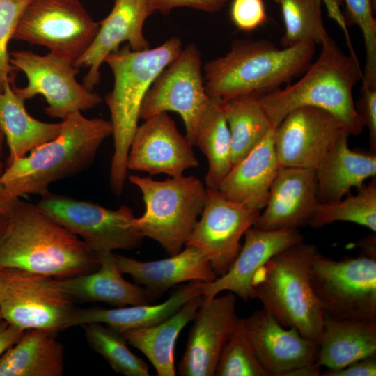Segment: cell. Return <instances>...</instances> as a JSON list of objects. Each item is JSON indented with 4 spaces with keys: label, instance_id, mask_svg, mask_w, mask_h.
<instances>
[{
    "label": "cell",
    "instance_id": "4fadbf2b",
    "mask_svg": "<svg viewBox=\"0 0 376 376\" xmlns=\"http://www.w3.org/2000/svg\"><path fill=\"white\" fill-rule=\"evenodd\" d=\"M210 100L205 88L201 53L191 43L155 79L143 101L140 118L167 111L178 113L184 122L186 137L193 146Z\"/></svg>",
    "mask_w": 376,
    "mask_h": 376
},
{
    "label": "cell",
    "instance_id": "277c9868",
    "mask_svg": "<svg viewBox=\"0 0 376 376\" xmlns=\"http://www.w3.org/2000/svg\"><path fill=\"white\" fill-rule=\"evenodd\" d=\"M61 123L56 138L6 166L0 176L6 192L17 197L46 194L51 184L88 169L113 132L110 120L88 118L80 111Z\"/></svg>",
    "mask_w": 376,
    "mask_h": 376
},
{
    "label": "cell",
    "instance_id": "f546056e",
    "mask_svg": "<svg viewBox=\"0 0 376 376\" xmlns=\"http://www.w3.org/2000/svg\"><path fill=\"white\" fill-rule=\"evenodd\" d=\"M24 102L10 82L0 93V127L9 148L7 165L54 139L61 130V123H45L32 117Z\"/></svg>",
    "mask_w": 376,
    "mask_h": 376
},
{
    "label": "cell",
    "instance_id": "9c48e42d",
    "mask_svg": "<svg viewBox=\"0 0 376 376\" xmlns=\"http://www.w3.org/2000/svg\"><path fill=\"white\" fill-rule=\"evenodd\" d=\"M58 285L56 278L13 267H0L2 318L24 329L57 334L68 328L77 308Z\"/></svg>",
    "mask_w": 376,
    "mask_h": 376
},
{
    "label": "cell",
    "instance_id": "9a60e30c",
    "mask_svg": "<svg viewBox=\"0 0 376 376\" xmlns=\"http://www.w3.org/2000/svg\"><path fill=\"white\" fill-rule=\"evenodd\" d=\"M344 130L324 110L309 107L295 109L274 128L279 166L315 170Z\"/></svg>",
    "mask_w": 376,
    "mask_h": 376
},
{
    "label": "cell",
    "instance_id": "8fae6325",
    "mask_svg": "<svg viewBox=\"0 0 376 376\" xmlns=\"http://www.w3.org/2000/svg\"><path fill=\"white\" fill-rule=\"evenodd\" d=\"M99 27L79 0H31L13 39L45 47L74 64L91 46Z\"/></svg>",
    "mask_w": 376,
    "mask_h": 376
},
{
    "label": "cell",
    "instance_id": "bcb514c9",
    "mask_svg": "<svg viewBox=\"0 0 376 376\" xmlns=\"http://www.w3.org/2000/svg\"><path fill=\"white\" fill-rule=\"evenodd\" d=\"M18 198L6 191L0 192V214L8 213Z\"/></svg>",
    "mask_w": 376,
    "mask_h": 376
},
{
    "label": "cell",
    "instance_id": "7bdbcfd3",
    "mask_svg": "<svg viewBox=\"0 0 376 376\" xmlns=\"http://www.w3.org/2000/svg\"><path fill=\"white\" fill-rule=\"evenodd\" d=\"M325 6L327 17L335 21L342 29L347 45L350 52V55L356 60H359L352 45L350 35L348 31L347 25L345 21L344 13L341 10V6L344 5L343 0H321Z\"/></svg>",
    "mask_w": 376,
    "mask_h": 376
},
{
    "label": "cell",
    "instance_id": "ffe728a7",
    "mask_svg": "<svg viewBox=\"0 0 376 376\" xmlns=\"http://www.w3.org/2000/svg\"><path fill=\"white\" fill-rule=\"evenodd\" d=\"M244 235V244L227 272L203 283L205 297L228 290L244 301L253 299L251 282L258 269L274 256L304 240L297 228L266 230L251 227Z\"/></svg>",
    "mask_w": 376,
    "mask_h": 376
},
{
    "label": "cell",
    "instance_id": "30bf717a",
    "mask_svg": "<svg viewBox=\"0 0 376 376\" xmlns=\"http://www.w3.org/2000/svg\"><path fill=\"white\" fill-rule=\"evenodd\" d=\"M36 205L79 237L97 256L117 249H136L144 238L134 225L132 209L127 205L111 210L50 191L42 196Z\"/></svg>",
    "mask_w": 376,
    "mask_h": 376
},
{
    "label": "cell",
    "instance_id": "681fc988",
    "mask_svg": "<svg viewBox=\"0 0 376 376\" xmlns=\"http://www.w3.org/2000/svg\"><path fill=\"white\" fill-rule=\"evenodd\" d=\"M3 191H5L4 187L0 180V192H3Z\"/></svg>",
    "mask_w": 376,
    "mask_h": 376
},
{
    "label": "cell",
    "instance_id": "d590c367",
    "mask_svg": "<svg viewBox=\"0 0 376 376\" xmlns=\"http://www.w3.org/2000/svg\"><path fill=\"white\" fill-rule=\"evenodd\" d=\"M216 376H269L258 359L237 318L219 355Z\"/></svg>",
    "mask_w": 376,
    "mask_h": 376
},
{
    "label": "cell",
    "instance_id": "4dcf8cb0",
    "mask_svg": "<svg viewBox=\"0 0 376 376\" xmlns=\"http://www.w3.org/2000/svg\"><path fill=\"white\" fill-rule=\"evenodd\" d=\"M258 94L240 95L221 100L231 137L232 167L242 161L274 128Z\"/></svg>",
    "mask_w": 376,
    "mask_h": 376
},
{
    "label": "cell",
    "instance_id": "7402d4cb",
    "mask_svg": "<svg viewBox=\"0 0 376 376\" xmlns=\"http://www.w3.org/2000/svg\"><path fill=\"white\" fill-rule=\"evenodd\" d=\"M113 257L122 274H129L136 284L143 285L150 302L177 284L195 281L210 283L217 278L205 254L191 246L158 260L141 261L114 253Z\"/></svg>",
    "mask_w": 376,
    "mask_h": 376
},
{
    "label": "cell",
    "instance_id": "484cf974",
    "mask_svg": "<svg viewBox=\"0 0 376 376\" xmlns=\"http://www.w3.org/2000/svg\"><path fill=\"white\" fill-rule=\"evenodd\" d=\"M204 282L190 281L174 290L165 301L155 305L140 304L104 308L91 307L76 308L68 327L98 322L119 331L148 327L157 324L178 311L192 298L202 295Z\"/></svg>",
    "mask_w": 376,
    "mask_h": 376
},
{
    "label": "cell",
    "instance_id": "ee69618b",
    "mask_svg": "<svg viewBox=\"0 0 376 376\" xmlns=\"http://www.w3.org/2000/svg\"><path fill=\"white\" fill-rule=\"evenodd\" d=\"M24 331L4 319L0 320V357L21 338Z\"/></svg>",
    "mask_w": 376,
    "mask_h": 376
},
{
    "label": "cell",
    "instance_id": "f1b7e54d",
    "mask_svg": "<svg viewBox=\"0 0 376 376\" xmlns=\"http://www.w3.org/2000/svg\"><path fill=\"white\" fill-rule=\"evenodd\" d=\"M205 297L196 296L163 322L148 327L120 332L127 343L141 351L158 376H175L174 350L180 331L191 321Z\"/></svg>",
    "mask_w": 376,
    "mask_h": 376
},
{
    "label": "cell",
    "instance_id": "ac0fdd59",
    "mask_svg": "<svg viewBox=\"0 0 376 376\" xmlns=\"http://www.w3.org/2000/svg\"><path fill=\"white\" fill-rule=\"evenodd\" d=\"M235 306L236 296L231 292L205 297L193 319L186 348L178 364L180 375H214L221 352L238 318Z\"/></svg>",
    "mask_w": 376,
    "mask_h": 376
},
{
    "label": "cell",
    "instance_id": "b9f144b4",
    "mask_svg": "<svg viewBox=\"0 0 376 376\" xmlns=\"http://www.w3.org/2000/svg\"><path fill=\"white\" fill-rule=\"evenodd\" d=\"M320 375L375 376L376 375V354L357 360L340 369H328Z\"/></svg>",
    "mask_w": 376,
    "mask_h": 376
},
{
    "label": "cell",
    "instance_id": "44dd1931",
    "mask_svg": "<svg viewBox=\"0 0 376 376\" xmlns=\"http://www.w3.org/2000/svg\"><path fill=\"white\" fill-rule=\"evenodd\" d=\"M317 202L315 170L279 167L265 210L252 227L266 230L297 228L308 224Z\"/></svg>",
    "mask_w": 376,
    "mask_h": 376
},
{
    "label": "cell",
    "instance_id": "ab89813d",
    "mask_svg": "<svg viewBox=\"0 0 376 376\" xmlns=\"http://www.w3.org/2000/svg\"><path fill=\"white\" fill-rule=\"evenodd\" d=\"M356 105L357 111L369 132L370 152H376V88L363 85L361 96Z\"/></svg>",
    "mask_w": 376,
    "mask_h": 376
},
{
    "label": "cell",
    "instance_id": "83f0119b",
    "mask_svg": "<svg viewBox=\"0 0 376 376\" xmlns=\"http://www.w3.org/2000/svg\"><path fill=\"white\" fill-rule=\"evenodd\" d=\"M56 333L25 330L21 338L0 357V376H61L64 347Z\"/></svg>",
    "mask_w": 376,
    "mask_h": 376
},
{
    "label": "cell",
    "instance_id": "603a6c76",
    "mask_svg": "<svg viewBox=\"0 0 376 376\" xmlns=\"http://www.w3.org/2000/svg\"><path fill=\"white\" fill-rule=\"evenodd\" d=\"M272 128L238 164L233 166L219 185L228 199L260 210L267 204L279 165L274 146Z\"/></svg>",
    "mask_w": 376,
    "mask_h": 376
},
{
    "label": "cell",
    "instance_id": "5b68a950",
    "mask_svg": "<svg viewBox=\"0 0 376 376\" xmlns=\"http://www.w3.org/2000/svg\"><path fill=\"white\" fill-rule=\"evenodd\" d=\"M315 44L277 48L267 40H238L224 56L203 67L204 84L212 98L263 93L292 81L311 63Z\"/></svg>",
    "mask_w": 376,
    "mask_h": 376
},
{
    "label": "cell",
    "instance_id": "e575fe53",
    "mask_svg": "<svg viewBox=\"0 0 376 376\" xmlns=\"http://www.w3.org/2000/svg\"><path fill=\"white\" fill-rule=\"evenodd\" d=\"M91 349L101 355L112 369L125 376H148V366L133 354L123 334L102 323L81 325Z\"/></svg>",
    "mask_w": 376,
    "mask_h": 376
},
{
    "label": "cell",
    "instance_id": "e0dca14e",
    "mask_svg": "<svg viewBox=\"0 0 376 376\" xmlns=\"http://www.w3.org/2000/svg\"><path fill=\"white\" fill-rule=\"evenodd\" d=\"M239 322L269 376H288L295 370L315 363L319 344L304 338L295 327L285 329L263 308L239 318Z\"/></svg>",
    "mask_w": 376,
    "mask_h": 376
},
{
    "label": "cell",
    "instance_id": "836d02e7",
    "mask_svg": "<svg viewBox=\"0 0 376 376\" xmlns=\"http://www.w3.org/2000/svg\"><path fill=\"white\" fill-rule=\"evenodd\" d=\"M280 6L285 31L282 47L311 42L321 44L329 36L322 19L321 0H274Z\"/></svg>",
    "mask_w": 376,
    "mask_h": 376
},
{
    "label": "cell",
    "instance_id": "1f68e13d",
    "mask_svg": "<svg viewBox=\"0 0 376 376\" xmlns=\"http://www.w3.org/2000/svg\"><path fill=\"white\" fill-rule=\"evenodd\" d=\"M193 146L199 148L207 159L206 187L218 189L232 169L231 137L221 100L211 97L198 126Z\"/></svg>",
    "mask_w": 376,
    "mask_h": 376
},
{
    "label": "cell",
    "instance_id": "2e32d148",
    "mask_svg": "<svg viewBox=\"0 0 376 376\" xmlns=\"http://www.w3.org/2000/svg\"><path fill=\"white\" fill-rule=\"evenodd\" d=\"M144 120L136 128L131 141L128 170L177 178L182 176L185 170L198 166L192 144L180 134L175 121L166 113Z\"/></svg>",
    "mask_w": 376,
    "mask_h": 376
},
{
    "label": "cell",
    "instance_id": "5bb4252c",
    "mask_svg": "<svg viewBox=\"0 0 376 376\" xmlns=\"http://www.w3.org/2000/svg\"><path fill=\"white\" fill-rule=\"evenodd\" d=\"M260 210L207 188L204 207L185 246L196 247L208 258L217 277L230 267L240 250V241L260 215Z\"/></svg>",
    "mask_w": 376,
    "mask_h": 376
},
{
    "label": "cell",
    "instance_id": "7dc6e473",
    "mask_svg": "<svg viewBox=\"0 0 376 376\" xmlns=\"http://www.w3.org/2000/svg\"><path fill=\"white\" fill-rule=\"evenodd\" d=\"M8 223V215L6 214H0V239L2 237Z\"/></svg>",
    "mask_w": 376,
    "mask_h": 376
},
{
    "label": "cell",
    "instance_id": "f35d334b",
    "mask_svg": "<svg viewBox=\"0 0 376 376\" xmlns=\"http://www.w3.org/2000/svg\"><path fill=\"white\" fill-rule=\"evenodd\" d=\"M230 17L238 30L255 31L267 20L264 0H231Z\"/></svg>",
    "mask_w": 376,
    "mask_h": 376
},
{
    "label": "cell",
    "instance_id": "ba28073f",
    "mask_svg": "<svg viewBox=\"0 0 376 376\" xmlns=\"http://www.w3.org/2000/svg\"><path fill=\"white\" fill-rule=\"evenodd\" d=\"M310 283L326 318L376 320V258L336 260L318 251Z\"/></svg>",
    "mask_w": 376,
    "mask_h": 376
},
{
    "label": "cell",
    "instance_id": "52a82bcc",
    "mask_svg": "<svg viewBox=\"0 0 376 376\" xmlns=\"http://www.w3.org/2000/svg\"><path fill=\"white\" fill-rule=\"evenodd\" d=\"M130 182L141 191L145 212L134 223L143 237L157 241L169 256L179 253L205 205L207 187L194 175L163 181L132 175Z\"/></svg>",
    "mask_w": 376,
    "mask_h": 376
},
{
    "label": "cell",
    "instance_id": "8992f818",
    "mask_svg": "<svg viewBox=\"0 0 376 376\" xmlns=\"http://www.w3.org/2000/svg\"><path fill=\"white\" fill-rule=\"evenodd\" d=\"M317 248L304 241L270 258L255 274L253 298L283 327H295L318 343L325 314L310 283V267Z\"/></svg>",
    "mask_w": 376,
    "mask_h": 376
},
{
    "label": "cell",
    "instance_id": "74e56055",
    "mask_svg": "<svg viewBox=\"0 0 376 376\" xmlns=\"http://www.w3.org/2000/svg\"><path fill=\"white\" fill-rule=\"evenodd\" d=\"M31 0H0V93L17 70L10 63L8 46L19 20Z\"/></svg>",
    "mask_w": 376,
    "mask_h": 376
},
{
    "label": "cell",
    "instance_id": "d4e9b609",
    "mask_svg": "<svg viewBox=\"0 0 376 376\" xmlns=\"http://www.w3.org/2000/svg\"><path fill=\"white\" fill-rule=\"evenodd\" d=\"M97 257V270L56 279L58 285L75 301L104 302L118 307L150 304L143 288L123 279L113 252Z\"/></svg>",
    "mask_w": 376,
    "mask_h": 376
},
{
    "label": "cell",
    "instance_id": "4316f807",
    "mask_svg": "<svg viewBox=\"0 0 376 376\" xmlns=\"http://www.w3.org/2000/svg\"><path fill=\"white\" fill-rule=\"evenodd\" d=\"M315 363L337 370L376 354V320L326 318Z\"/></svg>",
    "mask_w": 376,
    "mask_h": 376
},
{
    "label": "cell",
    "instance_id": "c3c4849f",
    "mask_svg": "<svg viewBox=\"0 0 376 376\" xmlns=\"http://www.w3.org/2000/svg\"><path fill=\"white\" fill-rule=\"evenodd\" d=\"M4 137L5 136H4L3 132L0 127V176L1 175V174L3 173L4 171L3 164L1 160L2 146H3V141Z\"/></svg>",
    "mask_w": 376,
    "mask_h": 376
},
{
    "label": "cell",
    "instance_id": "60d3db41",
    "mask_svg": "<svg viewBox=\"0 0 376 376\" xmlns=\"http://www.w3.org/2000/svg\"><path fill=\"white\" fill-rule=\"evenodd\" d=\"M228 0H148L152 13L156 11L168 14L179 7H189L206 12L221 9Z\"/></svg>",
    "mask_w": 376,
    "mask_h": 376
},
{
    "label": "cell",
    "instance_id": "6da1fadb",
    "mask_svg": "<svg viewBox=\"0 0 376 376\" xmlns=\"http://www.w3.org/2000/svg\"><path fill=\"white\" fill-rule=\"evenodd\" d=\"M0 239V267L65 279L99 267L97 256L36 205L18 198Z\"/></svg>",
    "mask_w": 376,
    "mask_h": 376
},
{
    "label": "cell",
    "instance_id": "7c38bea8",
    "mask_svg": "<svg viewBox=\"0 0 376 376\" xmlns=\"http://www.w3.org/2000/svg\"><path fill=\"white\" fill-rule=\"evenodd\" d=\"M10 61L28 81L25 87L12 86L15 92L25 101L42 95L48 104L44 111L50 117L62 120L72 113L93 109L102 101L99 94L77 81L78 68L54 54L15 51L10 53Z\"/></svg>",
    "mask_w": 376,
    "mask_h": 376
},
{
    "label": "cell",
    "instance_id": "7a4b0ae2",
    "mask_svg": "<svg viewBox=\"0 0 376 376\" xmlns=\"http://www.w3.org/2000/svg\"><path fill=\"white\" fill-rule=\"evenodd\" d=\"M320 45L318 59L299 80L258 93L259 102L274 128L290 112L309 107L327 111L349 135H358L364 128L353 98V89L363 77L359 61L345 54L329 36Z\"/></svg>",
    "mask_w": 376,
    "mask_h": 376
},
{
    "label": "cell",
    "instance_id": "3957f363",
    "mask_svg": "<svg viewBox=\"0 0 376 376\" xmlns=\"http://www.w3.org/2000/svg\"><path fill=\"white\" fill-rule=\"evenodd\" d=\"M180 38L173 36L162 45L133 50L129 45L105 59L113 75V87L104 97L112 125L114 151L109 171L111 190L120 196L127 177V157L138 127L143 101L160 72L182 49Z\"/></svg>",
    "mask_w": 376,
    "mask_h": 376
},
{
    "label": "cell",
    "instance_id": "d6986e66",
    "mask_svg": "<svg viewBox=\"0 0 376 376\" xmlns=\"http://www.w3.org/2000/svg\"><path fill=\"white\" fill-rule=\"evenodd\" d=\"M152 14L148 0H114L109 15L99 22L97 33L88 49L75 63L78 68H88L83 84L93 90L100 80V67L106 58L127 42L133 50L150 47L143 34L146 19Z\"/></svg>",
    "mask_w": 376,
    "mask_h": 376
},
{
    "label": "cell",
    "instance_id": "d6a6232c",
    "mask_svg": "<svg viewBox=\"0 0 376 376\" xmlns=\"http://www.w3.org/2000/svg\"><path fill=\"white\" fill-rule=\"evenodd\" d=\"M336 221L353 222L376 232V178L364 184L357 195L329 203L317 202L308 221L318 228Z\"/></svg>",
    "mask_w": 376,
    "mask_h": 376
},
{
    "label": "cell",
    "instance_id": "cb8c5ba5",
    "mask_svg": "<svg viewBox=\"0 0 376 376\" xmlns=\"http://www.w3.org/2000/svg\"><path fill=\"white\" fill-rule=\"evenodd\" d=\"M349 134L343 131L315 169L316 197L320 203L338 201L359 189L365 180L376 176V153L351 150Z\"/></svg>",
    "mask_w": 376,
    "mask_h": 376
},
{
    "label": "cell",
    "instance_id": "f6af8a7d",
    "mask_svg": "<svg viewBox=\"0 0 376 376\" xmlns=\"http://www.w3.org/2000/svg\"><path fill=\"white\" fill-rule=\"evenodd\" d=\"M375 235H371L363 238L359 246L364 253V256L371 258H376V242Z\"/></svg>",
    "mask_w": 376,
    "mask_h": 376
},
{
    "label": "cell",
    "instance_id": "f907efd6",
    "mask_svg": "<svg viewBox=\"0 0 376 376\" xmlns=\"http://www.w3.org/2000/svg\"><path fill=\"white\" fill-rule=\"evenodd\" d=\"M2 315H1V311H0V320H2Z\"/></svg>",
    "mask_w": 376,
    "mask_h": 376
},
{
    "label": "cell",
    "instance_id": "8d00e7d4",
    "mask_svg": "<svg viewBox=\"0 0 376 376\" xmlns=\"http://www.w3.org/2000/svg\"><path fill=\"white\" fill-rule=\"evenodd\" d=\"M343 1L347 25L358 26L364 40L366 63L362 84L376 88V21L373 17V0Z\"/></svg>",
    "mask_w": 376,
    "mask_h": 376
}]
</instances>
